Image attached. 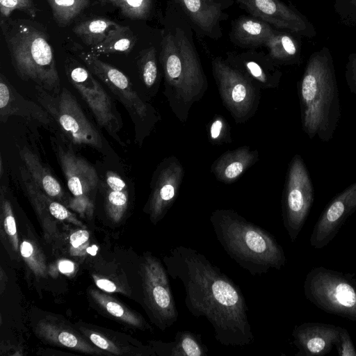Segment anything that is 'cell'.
<instances>
[{
    "label": "cell",
    "mask_w": 356,
    "mask_h": 356,
    "mask_svg": "<svg viewBox=\"0 0 356 356\" xmlns=\"http://www.w3.org/2000/svg\"><path fill=\"white\" fill-rule=\"evenodd\" d=\"M163 261L168 275L182 283L188 312L209 321L220 344L241 347L254 341L243 294L218 266L184 245L171 249Z\"/></svg>",
    "instance_id": "6da1fadb"
},
{
    "label": "cell",
    "mask_w": 356,
    "mask_h": 356,
    "mask_svg": "<svg viewBox=\"0 0 356 356\" xmlns=\"http://www.w3.org/2000/svg\"><path fill=\"white\" fill-rule=\"evenodd\" d=\"M193 29L170 1L163 18L159 61L165 95L175 115L186 120L192 104L207 89V81L193 40Z\"/></svg>",
    "instance_id": "7a4b0ae2"
},
{
    "label": "cell",
    "mask_w": 356,
    "mask_h": 356,
    "mask_svg": "<svg viewBox=\"0 0 356 356\" xmlns=\"http://www.w3.org/2000/svg\"><path fill=\"white\" fill-rule=\"evenodd\" d=\"M302 128L310 139L329 142L341 118V105L333 57L323 48L309 57L298 83Z\"/></svg>",
    "instance_id": "3957f363"
},
{
    "label": "cell",
    "mask_w": 356,
    "mask_h": 356,
    "mask_svg": "<svg viewBox=\"0 0 356 356\" xmlns=\"http://www.w3.org/2000/svg\"><path fill=\"white\" fill-rule=\"evenodd\" d=\"M209 220L225 252L250 275H260L284 266L286 256L275 236L237 211L218 209Z\"/></svg>",
    "instance_id": "277c9868"
},
{
    "label": "cell",
    "mask_w": 356,
    "mask_h": 356,
    "mask_svg": "<svg viewBox=\"0 0 356 356\" xmlns=\"http://www.w3.org/2000/svg\"><path fill=\"white\" fill-rule=\"evenodd\" d=\"M1 27L17 76L45 90H61L54 54L44 29L29 19L1 18Z\"/></svg>",
    "instance_id": "5b68a950"
},
{
    "label": "cell",
    "mask_w": 356,
    "mask_h": 356,
    "mask_svg": "<svg viewBox=\"0 0 356 356\" xmlns=\"http://www.w3.org/2000/svg\"><path fill=\"white\" fill-rule=\"evenodd\" d=\"M303 291L307 299L321 310L356 321L355 274L314 267L305 277Z\"/></svg>",
    "instance_id": "8992f818"
},
{
    "label": "cell",
    "mask_w": 356,
    "mask_h": 356,
    "mask_svg": "<svg viewBox=\"0 0 356 356\" xmlns=\"http://www.w3.org/2000/svg\"><path fill=\"white\" fill-rule=\"evenodd\" d=\"M39 104L54 120L61 132L72 144L86 145L97 150L103 147L100 133L88 119L75 97L66 88L50 92L35 85Z\"/></svg>",
    "instance_id": "52a82bcc"
},
{
    "label": "cell",
    "mask_w": 356,
    "mask_h": 356,
    "mask_svg": "<svg viewBox=\"0 0 356 356\" xmlns=\"http://www.w3.org/2000/svg\"><path fill=\"white\" fill-rule=\"evenodd\" d=\"M211 67L225 107L236 122L249 120L257 110L261 88L222 57L213 58Z\"/></svg>",
    "instance_id": "ba28073f"
},
{
    "label": "cell",
    "mask_w": 356,
    "mask_h": 356,
    "mask_svg": "<svg viewBox=\"0 0 356 356\" xmlns=\"http://www.w3.org/2000/svg\"><path fill=\"white\" fill-rule=\"evenodd\" d=\"M314 200V186L303 159L299 154L291 160L282 199L283 225L290 240L296 241Z\"/></svg>",
    "instance_id": "9c48e42d"
},
{
    "label": "cell",
    "mask_w": 356,
    "mask_h": 356,
    "mask_svg": "<svg viewBox=\"0 0 356 356\" xmlns=\"http://www.w3.org/2000/svg\"><path fill=\"white\" fill-rule=\"evenodd\" d=\"M66 75L76 90L81 95L98 125L123 145L118 133L123 123L115 104L93 74L74 60H66Z\"/></svg>",
    "instance_id": "30bf717a"
},
{
    "label": "cell",
    "mask_w": 356,
    "mask_h": 356,
    "mask_svg": "<svg viewBox=\"0 0 356 356\" xmlns=\"http://www.w3.org/2000/svg\"><path fill=\"white\" fill-rule=\"evenodd\" d=\"M140 273L143 300L149 316L152 322L164 331L178 318L168 271L159 259L147 254L143 257Z\"/></svg>",
    "instance_id": "8fae6325"
},
{
    "label": "cell",
    "mask_w": 356,
    "mask_h": 356,
    "mask_svg": "<svg viewBox=\"0 0 356 356\" xmlns=\"http://www.w3.org/2000/svg\"><path fill=\"white\" fill-rule=\"evenodd\" d=\"M52 143L67 188L73 197L69 206L82 213L91 210L99 183L95 168L84 158L77 155L70 146Z\"/></svg>",
    "instance_id": "7c38bea8"
},
{
    "label": "cell",
    "mask_w": 356,
    "mask_h": 356,
    "mask_svg": "<svg viewBox=\"0 0 356 356\" xmlns=\"http://www.w3.org/2000/svg\"><path fill=\"white\" fill-rule=\"evenodd\" d=\"M249 15L259 18L274 28L300 37L312 38L316 31L308 18L294 6L282 0H234Z\"/></svg>",
    "instance_id": "4fadbf2b"
},
{
    "label": "cell",
    "mask_w": 356,
    "mask_h": 356,
    "mask_svg": "<svg viewBox=\"0 0 356 356\" xmlns=\"http://www.w3.org/2000/svg\"><path fill=\"white\" fill-rule=\"evenodd\" d=\"M184 175V168L174 156L164 159L154 171L151 193L145 207L154 224L159 222L175 202Z\"/></svg>",
    "instance_id": "5bb4252c"
},
{
    "label": "cell",
    "mask_w": 356,
    "mask_h": 356,
    "mask_svg": "<svg viewBox=\"0 0 356 356\" xmlns=\"http://www.w3.org/2000/svg\"><path fill=\"white\" fill-rule=\"evenodd\" d=\"M79 56L88 69L107 86L131 115L141 120L147 118L148 104L137 94L122 72L99 59L94 54L83 52Z\"/></svg>",
    "instance_id": "9a60e30c"
},
{
    "label": "cell",
    "mask_w": 356,
    "mask_h": 356,
    "mask_svg": "<svg viewBox=\"0 0 356 356\" xmlns=\"http://www.w3.org/2000/svg\"><path fill=\"white\" fill-rule=\"evenodd\" d=\"M181 11L193 31L202 37L219 40L221 24L229 17L234 0H170Z\"/></svg>",
    "instance_id": "2e32d148"
},
{
    "label": "cell",
    "mask_w": 356,
    "mask_h": 356,
    "mask_svg": "<svg viewBox=\"0 0 356 356\" xmlns=\"http://www.w3.org/2000/svg\"><path fill=\"white\" fill-rule=\"evenodd\" d=\"M356 211V181L334 196L316 221L310 245L321 249L332 241L346 220Z\"/></svg>",
    "instance_id": "e0dca14e"
},
{
    "label": "cell",
    "mask_w": 356,
    "mask_h": 356,
    "mask_svg": "<svg viewBox=\"0 0 356 356\" xmlns=\"http://www.w3.org/2000/svg\"><path fill=\"white\" fill-rule=\"evenodd\" d=\"M225 60L257 83L261 88H277L282 72L268 54L257 49L227 53Z\"/></svg>",
    "instance_id": "ac0fdd59"
},
{
    "label": "cell",
    "mask_w": 356,
    "mask_h": 356,
    "mask_svg": "<svg viewBox=\"0 0 356 356\" xmlns=\"http://www.w3.org/2000/svg\"><path fill=\"white\" fill-rule=\"evenodd\" d=\"M296 356H323L332 350L339 336V326L319 322L303 323L292 331Z\"/></svg>",
    "instance_id": "d6986e66"
},
{
    "label": "cell",
    "mask_w": 356,
    "mask_h": 356,
    "mask_svg": "<svg viewBox=\"0 0 356 356\" xmlns=\"http://www.w3.org/2000/svg\"><path fill=\"white\" fill-rule=\"evenodd\" d=\"M35 120L44 125L51 124V118L39 104L24 98L7 78L0 74V121L6 123L11 116Z\"/></svg>",
    "instance_id": "ffe728a7"
},
{
    "label": "cell",
    "mask_w": 356,
    "mask_h": 356,
    "mask_svg": "<svg viewBox=\"0 0 356 356\" xmlns=\"http://www.w3.org/2000/svg\"><path fill=\"white\" fill-rule=\"evenodd\" d=\"M275 28L251 15H243L232 22L229 38L234 45L245 49L265 47Z\"/></svg>",
    "instance_id": "44dd1931"
},
{
    "label": "cell",
    "mask_w": 356,
    "mask_h": 356,
    "mask_svg": "<svg viewBox=\"0 0 356 356\" xmlns=\"http://www.w3.org/2000/svg\"><path fill=\"white\" fill-rule=\"evenodd\" d=\"M259 159L257 150L243 146L227 151L212 164L211 172L218 180L231 184L242 175Z\"/></svg>",
    "instance_id": "7402d4cb"
},
{
    "label": "cell",
    "mask_w": 356,
    "mask_h": 356,
    "mask_svg": "<svg viewBox=\"0 0 356 356\" xmlns=\"http://www.w3.org/2000/svg\"><path fill=\"white\" fill-rule=\"evenodd\" d=\"M36 332L42 339L52 344L88 354H102L98 347L92 346L66 324L56 320L40 321Z\"/></svg>",
    "instance_id": "603a6c76"
},
{
    "label": "cell",
    "mask_w": 356,
    "mask_h": 356,
    "mask_svg": "<svg viewBox=\"0 0 356 356\" xmlns=\"http://www.w3.org/2000/svg\"><path fill=\"white\" fill-rule=\"evenodd\" d=\"M301 38L276 29L265 45L267 54L278 66L298 65L302 61Z\"/></svg>",
    "instance_id": "cb8c5ba5"
},
{
    "label": "cell",
    "mask_w": 356,
    "mask_h": 356,
    "mask_svg": "<svg viewBox=\"0 0 356 356\" xmlns=\"http://www.w3.org/2000/svg\"><path fill=\"white\" fill-rule=\"evenodd\" d=\"M19 154L24 167L35 184L49 197L63 201L65 193L60 183L40 161L39 157L26 147H19Z\"/></svg>",
    "instance_id": "d4e9b609"
},
{
    "label": "cell",
    "mask_w": 356,
    "mask_h": 356,
    "mask_svg": "<svg viewBox=\"0 0 356 356\" xmlns=\"http://www.w3.org/2000/svg\"><path fill=\"white\" fill-rule=\"evenodd\" d=\"M151 346L161 356H207L208 353L201 334L188 330L178 331L172 341H152Z\"/></svg>",
    "instance_id": "484cf974"
},
{
    "label": "cell",
    "mask_w": 356,
    "mask_h": 356,
    "mask_svg": "<svg viewBox=\"0 0 356 356\" xmlns=\"http://www.w3.org/2000/svg\"><path fill=\"white\" fill-rule=\"evenodd\" d=\"M105 206L110 218L118 222L128 206V186L116 172L107 171L104 181Z\"/></svg>",
    "instance_id": "4316f807"
},
{
    "label": "cell",
    "mask_w": 356,
    "mask_h": 356,
    "mask_svg": "<svg viewBox=\"0 0 356 356\" xmlns=\"http://www.w3.org/2000/svg\"><path fill=\"white\" fill-rule=\"evenodd\" d=\"M137 38L129 26L117 24L108 33L105 39L92 47L96 54L122 52L129 54L134 47Z\"/></svg>",
    "instance_id": "83f0119b"
},
{
    "label": "cell",
    "mask_w": 356,
    "mask_h": 356,
    "mask_svg": "<svg viewBox=\"0 0 356 356\" xmlns=\"http://www.w3.org/2000/svg\"><path fill=\"white\" fill-rule=\"evenodd\" d=\"M117 24L107 18L97 17L77 24L73 31L86 45L92 47L102 42Z\"/></svg>",
    "instance_id": "f1b7e54d"
},
{
    "label": "cell",
    "mask_w": 356,
    "mask_h": 356,
    "mask_svg": "<svg viewBox=\"0 0 356 356\" xmlns=\"http://www.w3.org/2000/svg\"><path fill=\"white\" fill-rule=\"evenodd\" d=\"M91 296L97 303L111 316L132 326L148 329L149 325L141 316L130 311L113 298L96 291H91Z\"/></svg>",
    "instance_id": "f546056e"
},
{
    "label": "cell",
    "mask_w": 356,
    "mask_h": 356,
    "mask_svg": "<svg viewBox=\"0 0 356 356\" xmlns=\"http://www.w3.org/2000/svg\"><path fill=\"white\" fill-rule=\"evenodd\" d=\"M58 26L64 27L89 4L90 0H47Z\"/></svg>",
    "instance_id": "4dcf8cb0"
},
{
    "label": "cell",
    "mask_w": 356,
    "mask_h": 356,
    "mask_svg": "<svg viewBox=\"0 0 356 356\" xmlns=\"http://www.w3.org/2000/svg\"><path fill=\"white\" fill-rule=\"evenodd\" d=\"M102 5L110 4L120 9L130 19H147L154 7V0H100Z\"/></svg>",
    "instance_id": "1f68e13d"
},
{
    "label": "cell",
    "mask_w": 356,
    "mask_h": 356,
    "mask_svg": "<svg viewBox=\"0 0 356 356\" xmlns=\"http://www.w3.org/2000/svg\"><path fill=\"white\" fill-rule=\"evenodd\" d=\"M136 64L144 85L147 88L153 87L159 79L156 47L150 46L143 49L137 57Z\"/></svg>",
    "instance_id": "d6a6232c"
},
{
    "label": "cell",
    "mask_w": 356,
    "mask_h": 356,
    "mask_svg": "<svg viewBox=\"0 0 356 356\" xmlns=\"http://www.w3.org/2000/svg\"><path fill=\"white\" fill-rule=\"evenodd\" d=\"M0 199L1 218L5 231L9 238L12 239V243L15 250H17L18 241L17 237L16 222L13 213L11 204L6 197V188L3 186L1 187Z\"/></svg>",
    "instance_id": "836d02e7"
},
{
    "label": "cell",
    "mask_w": 356,
    "mask_h": 356,
    "mask_svg": "<svg viewBox=\"0 0 356 356\" xmlns=\"http://www.w3.org/2000/svg\"><path fill=\"white\" fill-rule=\"evenodd\" d=\"M15 10H20L34 17L37 8L33 0H0L1 18L7 19Z\"/></svg>",
    "instance_id": "e575fe53"
},
{
    "label": "cell",
    "mask_w": 356,
    "mask_h": 356,
    "mask_svg": "<svg viewBox=\"0 0 356 356\" xmlns=\"http://www.w3.org/2000/svg\"><path fill=\"white\" fill-rule=\"evenodd\" d=\"M334 9L343 24H356V0H334Z\"/></svg>",
    "instance_id": "d590c367"
},
{
    "label": "cell",
    "mask_w": 356,
    "mask_h": 356,
    "mask_svg": "<svg viewBox=\"0 0 356 356\" xmlns=\"http://www.w3.org/2000/svg\"><path fill=\"white\" fill-rule=\"evenodd\" d=\"M20 252L22 257L28 264L29 266L39 275L43 274L45 271V265L40 257L39 252L35 247L27 241H24L20 245Z\"/></svg>",
    "instance_id": "8d00e7d4"
},
{
    "label": "cell",
    "mask_w": 356,
    "mask_h": 356,
    "mask_svg": "<svg viewBox=\"0 0 356 356\" xmlns=\"http://www.w3.org/2000/svg\"><path fill=\"white\" fill-rule=\"evenodd\" d=\"M82 332L89 339L92 343L99 349L110 352L114 355L124 354V349L120 348L118 344L109 339L104 334L95 331L82 329Z\"/></svg>",
    "instance_id": "74e56055"
},
{
    "label": "cell",
    "mask_w": 356,
    "mask_h": 356,
    "mask_svg": "<svg viewBox=\"0 0 356 356\" xmlns=\"http://www.w3.org/2000/svg\"><path fill=\"white\" fill-rule=\"evenodd\" d=\"M209 137L214 144H223L232 141L228 124L222 116H216L211 122Z\"/></svg>",
    "instance_id": "f35d334b"
},
{
    "label": "cell",
    "mask_w": 356,
    "mask_h": 356,
    "mask_svg": "<svg viewBox=\"0 0 356 356\" xmlns=\"http://www.w3.org/2000/svg\"><path fill=\"white\" fill-rule=\"evenodd\" d=\"M338 355L356 356V349L347 329L339 326L338 340L335 344Z\"/></svg>",
    "instance_id": "ab89813d"
},
{
    "label": "cell",
    "mask_w": 356,
    "mask_h": 356,
    "mask_svg": "<svg viewBox=\"0 0 356 356\" xmlns=\"http://www.w3.org/2000/svg\"><path fill=\"white\" fill-rule=\"evenodd\" d=\"M345 79L350 92L356 95V53H351L348 56Z\"/></svg>",
    "instance_id": "60d3db41"
},
{
    "label": "cell",
    "mask_w": 356,
    "mask_h": 356,
    "mask_svg": "<svg viewBox=\"0 0 356 356\" xmlns=\"http://www.w3.org/2000/svg\"><path fill=\"white\" fill-rule=\"evenodd\" d=\"M88 238V232L86 230H78L70 236V242L73 248H78L85 244Z\"/></svg>",
    "instance_id": "b9f144b4"
},
{
    "label": "cell",
    "mask_w": 356,
    "mask_h": 356,
    "mask_svg": "<svg viewBox=\"0 0 356 356\" xmlns=\"http://www.w3.org/2000/svg\"><path fill=\"white\" fill-rule=\"evenodd\" d=\"M96 285L101 289L106 292H115L118 291V287L111 280L104 278H97L94 277Z\"/></svg>",
    "instance_id": "7bdbcfd3"
},
{
    "label": "cell",
    "mask_w": 356,
    "mask_h": 356,
    "mask_svg": "<svg viewBox=\"0 0 356 356\" xmlns=\"http://www.w3.org/2000/svg\"><path fill=\"white\" fill-rule=\"evenodd\" d=\"M58 269L62 273L69 275L74 272V264L71 261L63 260L58 264Z\"/></svg>",
    "instance_id": "ee69618b"
},
{
    "label": "cell",
    "mask_w": 356,
    "mask_h": 356,
    "mask_svg": "<svg viewBox=\"0 0 356 356\" xmlns=\"http://www.w3.org/2000/svg\"><path fill=\"white\" fill-rule=\"evenodd\" d=\"M97 250H98L97 246L96 245H92V246L88 247L86 249V252L88 254H90V255L95 256L97 254Z\"/></svg>",
    "instance_id": "f6af8a7d"
},
{
    "label": "cell",
    "mask_w": 356,
    "mask_h": 356,
    "mask_svg": "<svg viewBox=\"0 0 356 356\" xmlns=\"http://www.w3.org/2000/svg\"><path fill=\"white\" fill-rule=\"evenodd\" d=\"M3 173V160L2 156H0V176L2 177Z\"/></svg>",
    "instance_id": "bcb514c9"
}]
</instances>
